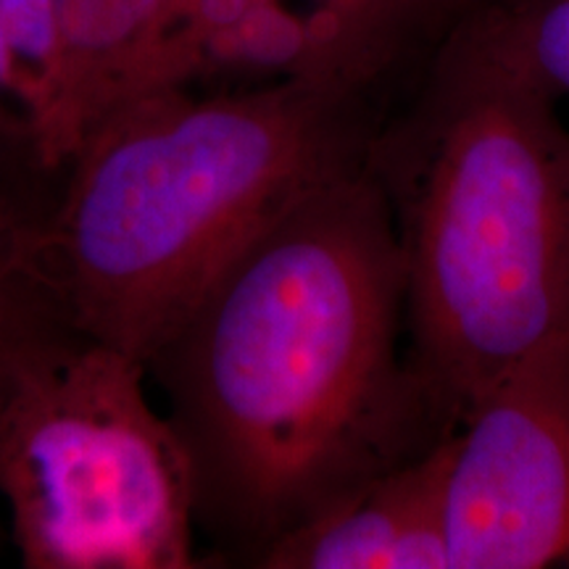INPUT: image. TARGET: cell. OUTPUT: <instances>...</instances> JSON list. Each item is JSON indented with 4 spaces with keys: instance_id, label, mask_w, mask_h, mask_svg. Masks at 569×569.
Instances as JSON below:
<instances>
[{
    "instance_id": "1",
    "label": "cell",
    "mask_w": 569,
    "mask_h": 569,
    "mask_svg": "<svg viewBox=\"0 0 569 569\" xmlns=\"http://www.w3.org/2000/svg\"><path fill=\"white\" fill-rule=\"evenodd\" d=\"M146 372L188 457L198 538L222 565L256 567L448 436L409 367L401 246L367 163L256 238Z\"/></svg>"
},
{
    "instance_id": "2",
    "label": "cell",
    "mask_w": 569,
    "mask_h": 569,
    "mask_svg": "<svg viewBox=\"0 0 569 569\" xmlns=\"http://www.w3.org/2000/svg\"><path fill=\"white\" fill-rule=\"evenodd\" d=\"M365 84L277 77L156 88L88 127L53 201L19 227L17 280L140 365L284 211L367 163L386 119Z\"/></svg>"
},
{
    "instance_id": "3",
    "label": "cell",
    "mask_w": 569,
    "mask_h": 569,
    "mask_svg": "<svg viewBox=\"0 0 569 569\" xmlns=\"http://www.w3.org/2000/svg\"><path fill=\"white\" fill-rule=\"evenodd\" d=\"M559 98L453 32L367 167L403 259L407 356L440 427L569 332V130Z\"/></svg>"
},
{
    "instance_id": "4",
    "label": "cell",
    "mask_w": 569,
    "mask_h": 569,
    "mask_svg": "<svg viewBox=\"0 0 569 569\" xmlns=\"http://www.w3.org/2000/svg\"><path fill=\"white\" fill-rule=\"evenodd\" d=\"M146 365L0 293V501L27 569H196L193 482Z\"/></svg>"
},
{
    "instance_id": "5",
    "label": "cell",
    "mask_w": 569,
    "mask_h": 569,
    "mask_svg": "<svg viewBox=\"0 0 569 569\" xmlns=\"http://www.w3.org/2000/svg\"><path fill=\"white\" fill-rule=\"evenodd\" d=\"M453 436L448 569L569 565V332L498 377Z\"/></svg>"
},
{
    "instance_id": "6",
    "label": "cell",
    "mask_w": 569,
    "mask_h": 569,
    "mask_svg": "<svg viewBox=\"0 0 569 569\" xmlns=\"http://www.w3.org/2000/svg\"><path fill=\"white\" fill-rule=\"evenodd\" d=\"M448 432L277 540L256 569H448Z\"/></svg>"
},
{
    "instance_id": "7",
    "label": "cell",
    "mask_w": 569,
    "mask_h": 569,
    "mask_svg": "<svg viewBox=\"0 0 569 569\" xmlns=\"http://www.w3.org/2000/svg\"><path fill=\"white\" fill-rule=\"evenodd\" d=\"M253 3L309 24L290 0ZM498 3L503 0H309L336 74L377 92L411 61H430L461 24Z\"/></svg>"
},
{
    "instance_id": "8",
    "label": "cell",
    "mask_w": 569,
    "mask_h": 569,
    "mask_svg": "<svg viewBox=\"0 0 569 569\" xmlns=\"http://www.w3.org/2000/svg\"><path fill=\"white\" fill-rule=\"evenodd\" d=\"M457 32L557 98L569 96V0H503Z\"/></svg>"
},
{
    "instance_id": "9",
    "label": "cell",
    "mask_w": 569,
    "mask_h": 569,
    "mask_svg": "<svg viewBox=\"0 0 569 569\" xmlns=\"http://www.w3.org/2000/svg\"><path fill=\"white\" fill-rule=\"evenodd\" d=\"M63 3L67 0H0V19L74 151L84 124L63 38Z\"/></svg>"
},
{
    "instance_id": "10",
    "label": "cell",
    "mask_w": 569,
    "mask_h": 569,
    "mask_svg": "<svg viewBox=\"0 0 569 569\" xmlns=\"http://www.w3.org/2000/svg\"><path fill=\"white\" fill-rule=\"evenodd\" d=\"M17 246H19V224L0 209V293L17 274Z\"/></svg>"
},
{
    "instance_id": "11",
    "label": "cell",
    "mask_w": 569,
    "mask_h": 569,
    "mask_svg": "<svg viewBox=\"0 0 569 569\" xmlns=\"http://www.w3.org/2000/svg\"><path fill=\"white\" fill-rule=\"evenodd\" d=\"M11 543V536H9V525H6V517H0V557H3L6 546Z\"/></svg>"
}]
</instances>
